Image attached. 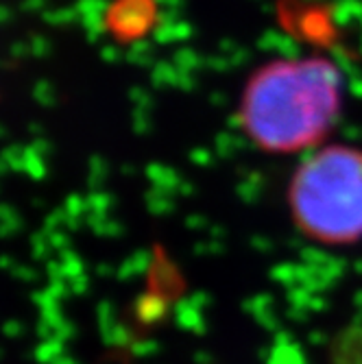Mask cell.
I'll return each instance as SVG.
<instances>
[{"label": "cell", "mask_w": 362, "mask_h": 364, "mask_svg": "<svg viewBox=\"0 0 362 364\" xmlns=\"http://www.w3.org/2000/svg\"><path fill=\"white\" fill-rule=\"evenodd\" d=\"M290 210L304 234L323 245L362 238V153L330 146L314 153L290 183Z\"/></svg>", "instance_id": "2"}, {"label": "cell", "mask_w": 362, "mask_h": 364, "mask_svg": "<svg viewBox=\"0 0 362 364\" xmlns=\"http://www.w3.org/2000/svg\"><path fill=\"white\" fill-rule=\"evenodd\" d=\"M339 105L341 70L332 61H280L251 79L243 122L262 149L292 153L312 146L332 129Z\"/></svg>", "instance_id": "1"}, {"label": "cell", "mask_w": 362, "mask_h": 364, "mask_svg": "<svg viewBox=\"0 0 362 364\" xmlns=\"http://www.w3.org/2000/svg\"><path fill=\"white\" fill-rule=\"evenodd\" d=\"M105 22L112 36L134 42L147 36L155 24V3L153 0H116L105 14Z\"/></svg>", "instance_id": "3"}]
</instances>
